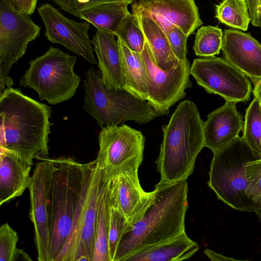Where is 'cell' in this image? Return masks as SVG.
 Masks as SVG:
<instances>
[{
  "label": "cell",
  "instance_id": "6da1fadb",
  "mask_svg": "<svg viewBox=\"0 0 261 261\" xmlns=\"http://www.w3.org/2000/svg\"><path fill=\"white\" fill-rule=\"evenodd\" d=\"M54 170L48 192L50 247L53 261H74L96 160L52 159Z\"/></svg>",
  "mask_w": 261,
  "mask_h": 261
},
{
  "label": "cell",
  "instance_id": "7a4b0ae2",
  "mask_svg": "<svg viewBox=\"0 0 261 261\" xmlns=\"http://www.w3.org/2000/svg\"><path fill=\"white\" fill-rule=\"evenodd\" d=\"M0 96V148L32 165L48 158L51 108L12 87Z\"/></svg>",
  "mask_w": 261,
  "mask_h": 261
},
{
  "label": "cell",
  "instance_id": "3957f363",
  "mask_svg": "<svg viewBox=\"0 0 261 261\" xmlns=\"http://www.w3.org/2000/svg\"><path fill=\"white\" fill-rule=\"evenodd\" d=\"M154 196L141 218L124 231L114 261L185 231L188 187L186 180L154 186Z\"/></svg>",
  "mask_w": 261,
  "mask_h": 261
},
{
  "label": "cell",
  "instance_id": "277c9868",
  "mask_svg": "<svg viewBox=\"0 0 261 261\" xmlns=\"http://www.w3.org/2000/svg\"><path fill=\"white\" fill-rule=\"evenodd\" d=\"M204 122L196 105L188 100L177 106L167 124L162 126L163 141L155 164L159 185L186 180L196 158L205 147Z\"/></svg>",
  "mask_w": 261,
  "mask_h": 261
},
{
  "label": "cell",
  "instance_id": "5b68a950",
  "mask_svg": "<svg viewBox=\"0 0 261 261\" xmlns=\"http://www.w3.org/2000/svg\"><path fill=\"white\" fill-rule=\"evenodd\" d=\"M83 86L84 109L101 128L127 121L145 124L159 116L146 100L125 90L107 88L99 72L93 68L86 72Z\"/></svg>",
  "mask_w": 261,
  "mask_h": 261
},
{
  "label": "cell",
  "instance_id": "8992f818",
  "mask_svg": "<svg viewBox=\"0 0 261 261\" xmlns=\"http://www.w3.org/2000/svg\"><path fill=\"white\" fill-rule=\"evenodd\" d=\"M213 154L207 182L209 187L219 199L232 208L258 215L245 194V172L246 165L261 159V154L239 136Z\"/></svg>",
  "mask_w": 261,
  "mask_h": 261
},
{
  "label": "cell",
  "instance_id": "52a82bcc",
  "mask_svg": "<svg viewBox=\"0 0 261 261\" xmlns=\"http://www.w3.org/2000/svg\"><path fill=\"white\" fill-rule=\"evenodd\" d=\"M76 58L50 46L40 57L31 60L19 85L35 90L39 98L56 105L72 97L81 78L73 71Z\"/></svg>",
  "mask_w": 261,
  "mask_h": 261
},
{
  "label": "cell",
  "instance_id": "ba28073f",
  "mask_svg": "<svg viewBox=\"0 0 261 261\" xmlns=\"http://www.w3.org/2000/svg\"><path fill=\"white\" fill-rule=\"evenodd\" d=\"M40 31L30 15L17 10L11 0H0V94L5 87L12 86L9 75L12 65L23 57Z\"/></svg>",
  "mask_w": 261,
  "mask_h": 261
},
{
  "label": "cell",
  "instance_id": "9c48e42d",
  "mask_svg": "<svg viewBox=\"0 0 261 261\" xmlns=\"http://www.w3.org/2000/svg\"><path fill=\"white\" fill-rule=\"evenodd\" d=\"M190 74L207 93L234 103L250 99L252 86L249 77L226 60L214 56L195 59Z\"/></svg>",
  "mask_w": 261,
  "mask_h": 261
},
{
  "label": "cell",
  "instance_id": "30bf717a",
  "mask_svg": "<svg viewBox=\"0 0 261 261\" xmlns=\"http://www.w3.org/2000/svg\"><path fill=\"white\" fill-rule=\"evenodd\" d=\"M141 54L148 75L146 101L159 116L168 115L171 107L183 98L186 95V90L192 86L189 61L186 58L180 61L175 67L162 70L154 64L146 41Z\"/></svg>",
  "mask_w": 261,
  "mask_h": 261
},
{
  "label": "cell",
  "instance_id": "8fae6325",
  "mask_svg": "<svg viewBox=\"0 0 261 261\" xmlns=\"http://www.w3.org/2000/svg\"><path fill=\"white\" fill-rule=\"evenodd\" d=\"M54 170L52 159H41L35 166L28 189L29 216L34 229V240L39 261H53L48 208V192Z\"/></svg>",
  "mask_w": 261,
  "mask_h": 261
},
{
  "label": "cell",
  "instance_id": "7c38bea8",
  "mask_svg": "<svg viewBox=\"0 0 261 261\" xmlns=\"http://www.w3.org/2000/svg\"><path fill=\"white\" fill-rule=\"evenodd\" d=\"M142 162L132 161L109 174L110 199L130 225L141 218L154 196V190L145 192L140 184L138 171Z\"/></svg>",
  "mask_w": 261,
  "mask_h": 261
},
{
  "label": "cell",
  "instance_id": "4fadbf2b",
  "mask_svg": "<svg viewBox=\"0 0 261 261\" xmlns=\"http://www.w3.org/2000/svg\"><path fill=\"white\" fill-rule=\"evenodd\" d=\"M37 12L44 24L45 36L48 41L62 44L92 64L97 63L88 35L89 22L68 19L48 3L39 7Z\"/></svg>",
  "mask_w": 261,
  "mask_h": 261
},
{
  "label": "cell",
  "instance_id": "5bb4252c",
  "mask_svg": "<svg viewBox=\"0 0 261 261\" xmlns=\"http://www.w3.org/2000/svg\"><path fill=\"white\" fill-rule=\"evenodd\" d=\"M145 140L140 131L125 124L104 127L98 137L97 158L110 174L129 162L143 161Z\"/></svg>",
  "mask_w": 261,
  "mask_h": 261
},
{
  "label": "cell",
  "instance_id": "9a60e30c",
  "mask_svg": "<svg viewBox=\"0 0 261 261\" xmlns=\"http://www.w3.org/2000/svg\"><path fill=\"white\" fill-rule=\"evenodd\" d=\"M132 8L133 13L151 17L162 29L177 25L188 37L202 24L194 0H139Z\"/></svg>",
  "mask_w": 261,
  "mask_h": 261
},
{
  "label": "cell",
  "instance_id": "2e32d148",
  "mask_svg": "<svg viewBox=\"0 0 261 261\" xmlns=\"http://www.w3.org/2000/svg\"><path fill=\"white\" fill-rule=\"evenodd\" d=\"M221 50L225 59L252 81L261 77V45L249 33L225 30Z\"/></svg>",
  "mask_w": 261,
  "mask_h": 261
},
{
  "label": "cell",
  "instance_id": "e0dca14e",
  "mask_svg": "<svg viewBox=\"0 0 261 261\" xmlns=\"http://www.w3.org/2000/svg\"><path fill=\"white\" fill-rule=\"evenodd\" d=\"M243 125V117L237 109L236 103L226 101L211 112L204 122L205 147L213 152L222 148L239 136Z\"/></svg>",
  "mask_w": 261,
  "mask_h": 261
},
{
  "label": "cell",
  "instance_id": "ac0fdd59",
  "mask_svg": "<svg viewBox=\"0 0 261 261\" xmlns=\"http://www.w3.org/2000/svg\"><path fill=\"white\" fill-rule=\"evenodd\" d=\"M115 35L97 30L92 42L102 81L110 89L124 90L125 83L121 55Z\"/></svg>",
  "mask_w": 261,
  "mask_h": 261
},
{
  "label": "cell",
  "instance_id": "d6986e66",
  "mask_svg": "<svg viewBox=\"0 0 261 261\" xmlns=\"http://www.w3.org/2000/svg\"><path fill=\"white\" fill-rule=\"evenodd\" d=\"M32 165L0 148V205L22 195L31 180Z\"/></svg>",
  "mask_w": 261,
  "mask_h": 261
},
{
  "label": "cell",
  "instance_id": "ffe728a7",
  "mask_svg": "<svg viewBox=\"0 0 261 261\" xmlns=\"http://www.w3.org/2000/svg\"><path fill=\"white\" fill-rule=\"evenodd\" d=\"M199 245L186 232L169 240L138 251L123 261H180L190 258Z\"/></svg>",
  "mask_w": 261,
  "mask_h": 261
},
{
  "label": "cell",
  "instance_id": "44dd1931",
  "mask_svg": "<svg viewBox=\"0 0 261 261\" xmlns=\"http://www.w3.org/2000/svg\"><path fill=\"white\" fill-rule=\"evenodd\" d=\"M139 19L154 64L167 70L175 67L180 61L175 57L161 26L151 17L138 13H133Z\"/></svg>",
  "mask_w": 261,
  "mask_h": 261
},
{
  "label": "cell",
  "instance_id": "7402d4cb",
  "mask_svg": "<svg viewBox=\"0 0 261 261\" xmlns=\"http://www.w3.org/2000/svg\"><path fill=\"white\" fill-rule=\"evenodd\" d=\"M119 45L125 85L124 90L146 100L148 96V75L140 53L130 50L119 38Z\"/></svg>",
  "mask_w": 261,
  "mask_h": 261
},
{
  "label": "cell",
  "instance_id": "603a6c76",
  "mask_svg": "<svg viewBox=\"0 0 261 261\" xmlns=\"http://www.w3.org/2000/svg\"><path fill=\"white\" fill-rule=\"evenodd\" d=\"M128 5L125 2L101 4L81 11L77 17L89 22L97 30L116 36L123 20L130 13Z\"/></svg>",
  "mask_w": 261,
  "mask_h": 261
},
{
  "label": "cell",
  "instance_id": "cb8c5ba5",
  "mask_svg": "<svg viewBox=\"0 0 261 261\" xmlns=\"http://www.w3.org/2000/svg\"><path fill=\"white\" fill-rule=\"evenodd\" d=\"M109 179L101 193L96 223L95 250L93 261H110L108 245L110 200Z\"/></svg>",
  "mask_w": 261,
  "mask_h": 261
},
{
  "label": "cell",
  "instance_id": "d4e9b609",
  "mask_svg": "<svg viewBox=\"0 0 261 261\" xmlns=\"http://www.w3.org/2000/svg\"><path fill=\"white\" fill-rule=\"evenodd\" d=\"M215 17L222 23L243 31L248 30L251 20L246 0H222L216 6Z\"/></svg>",
  "mask_w": 261,
  "mask_h": 261
},
{
  "label": "cell",
  "instance_id": "484cf974",
  "mask_svg": "<svg viewBox=\"0 0 261 261\" xmlns=\"http://www.w3.org/2000/svg\"><path fill=\"white\" fill-rule=\"evenodd\" d=\"M241 137L255 151L261 154V109L254 98L246 110Z\"/></svg>",
  "mask_w": 261,
  "mask_h": 261
},
{
  "label": "cell",
  "instance_id": "4316f807",
  "mask_svg": "<svg viewBox=\"0 0 261 261\" xmlns=\"http://www.w3.org/2000/svg\"><path fill=\"white\" fill-rule=\"evenodd\" d=\"M222 30L217 27L202 26L196 34L193 49L196 55L211 57L218 55L221 50Z\"/></svg>",
  "mask_w": 261,
  "mask_h": 261
},
{
  "label": "cell",
  "instance_id": "83f0119b",
  "mask_svg": "<svg viewBox=\"0 0 261 261\" xmlns=\"http://www.w3.org/2000/svg\"><path fill=\"white\" fill-rule=\"evenodd\" d=\"M116 36L130 50L140 53L142 51L145 38L136 15L129 13L125 16Z\"/></svg>",
  "mask_w": 261,
  "mask_h": 261
},
{
  "label": "cell",
  "instance_id": "f1b7e54d",
  "mask_svg": "<svg viewBox=\"0 0 261 261\" xmlns=\"http://www.w3.org/2000/svg\"><path fill=\"white\" fill-rule=\"evenodd\" d=\"M110 200L108 245L110 261H114L118 245L124 231L130 225L118 207Z\"/></svg>",
  "mask_w": 261,
  "mask_h": 261
},
{
  "label": "cell",
  "instance_id": "f546056e",
  "mask_svg": "<svg viewBox=\"0 0 261 261\" xmlns=\"http://www.w3.org/2000/svg\"><path fill=\"white\" fill-rule=\"evenodd\" d=\"M245 194L260 216L261 212V159L248 162L245 167Z\"/></svg>",
  "mask_w": 261,
  "mask_h": 261
},
{
  "label": "cell",
  "instance_id": "4dcf8cb0",
  "mask_svg": "<svg viewBox=\"0 0 261 261\" xmlns=\"http://www.w3.org/2000/svg\"><path fill=\"white\" fill-rule=\"evenodd\" d=\"M18 236L7 223L0 227V261H14L18 251L17 243Z\"/></svg>",
  "mask_w": 261,
  "mask_h": 261
},
{
  "label": "cell",
  "instance_id": "1f68e13d",
  "mask_svg": "<svg viewBox=\"0 0 261 261\" xmlns=\"http://www.w3.org/2000/svg\"><path fill=\"white\" fill-rule=\"evenodd\" d=\"M163 30L175 57L179 61L186 59L187 54V41L188 37L175 24L167 25Z\"/></svg>",
  "mask_w": 261,
  "mask_h": 261
},
{
  "label": "cell",
  "instance_id": "d6a6232c",
  "mask_svg": "<svg viewBox=\"0 0 261 261\" xmlns=\"http://www.w3.org/2000/svg\"><path fill=\"white\" fill-rule=\"evenodd\" d=\"M61 9L72 15L78 17L79 13L84 10L97 5L108 3L125 2L128 4L135 0H52Z\"/></svg>",
  "mask_w": 261,
  "mask_h": 261
},
{
  "label": "cell",
  "instance_id": "836d02e7",
  "mask_svg": "<svg viewBox=\"0 0 261 261\" xmlns=\"http://www.w3.org/2000/svg\"><path fill=\"white\" fill-rule=\"evenodd\" d=\"M250 22L252 24L261 29V0H246Z\"/></svg>",
  "mask_w": 261,
  "mask_h": 261
},
{
  "label": "cell",
  "instance_id": "e575fe53",
  "mask_svg": "<svg viewBox=\"0 0 261 261\" xmlns=\"http://www.w3.org/2000/svg\"><path fill=\"white\" fill-rule=\"evenodd\" d=\"M38 0H11L14 6L20 11L32 15L36 8Z\"/></svg>",
  "mask_w": 261,
  "mask_h": 261
},
{
  "label": "cell",
  "instance_id": "d590c367",
  "mask_svg": "<svg viewBox=\"0 0 261 261\" xmlns=\"http://www.w3.org/2000/svg\"><path fill=\"white\" fill-rule=\"evenodd\" d=\"M205 254L213 261H226V260H239L232 257H227L221 253H218L215 251L206 249L204 250Z\"/></svg>",
  "mask_w": 261,
  "mask_h": 261
},
{
  "label": "cell",
  "instance_id": "8d00e7d4",
  "mask_svg": "<svg viewBox=\"0 0 261 261\" xmlns=\"http://www.w3.org/2000/svg\"><path fill=\"white\" fill-rule=\"evenodd\" d=\"M252 81L254 85L253 90L254 98L257 100L261 109V77Z\"/></svg>",
  "mask_w": 261,
  "mask_h": 261
},
{
  "label": "cell",
  "instance_id": "74e56055",
  "mask_svg": "<svg viewBox=\"0 0 261 261\" xmlns=\"http://www.w3.org/2000/svg\"><path fill=\"white\" fill-rule=\"evenodd\" d=\"M15 260H29L31 261L32 259L29 255L25 253L23 250L18 249V251L15 257L14 261Z\"/></svg>",
  "mask_w": 261,
  "mask_h": 261
}]
</instances>
